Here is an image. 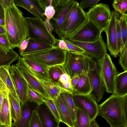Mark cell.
Masks as SVG:
<instances>
[{"label": "cell", "mask_w": 127, "mask_h": 127, "mask_svg": "<svg viewBox=\"0 0 127 127\" xmlns=\"http://www.w3.org/2000/svg\"><path fill=\"white\" fill-rule=\"evenodd\" d=\"M5 34L12 49L19 48L28 36L27 24L23 13L13 3L4 10Z\"/></svg>", "instance_id": "1"}, {"label": "cell", "mask_w": 127, "mask_h": 127, "mask_svg": "<svg viewBox=\"0 0 127 127\" xmlns=\"http://www.w3.org/2000/svg\"><path fill=\"white\" fill-rule=\"evenodd\" d=\"M98 105V116L110 127H127V94L119 96L114 93Z\"/></svg>", "instance_id": "2"}, {"label": "cell", "mask_w": 127, "mask_h": 127, "mask_svg": "<svg viewBox=\"0 0 127 127\" xmlns=\"http://www.w3.org/2000/svg\"><path fill=\"white\" fill-rule=\"evenodd\" d=\"M28 30L27 38L55 46L59 39L47 30L44 20L31 17H25Z\"/></svg>", "instance_id": "3"}, {"label": "cell", "mask_w": 127, "mask_h": 127, "mask_svg": "<svg viewBox=\"0 0 127 127\" xmlns=\"http://www.w3.org/2000/svg\"><path fill=\"white\" fill-rule=\"evenodd\" d=\"M89 56L85 53L65 51L64 63L62 66L71 79L76 76L87 74L89 69Z\"/></svg>", "instance_id": "4"}, {"label": "cell", "mask_w": 127, "mask_h": 127, "mask_svg": "<svg viewBox=\"0 0 127 127\" xmlns=\"http://www.w3.org/2000/svg\"><path fill=\"white\" fill-rule=\"evenodd\" d=\"M21 56L33 59L49 68L56 65L63 66L65 62V51L55 45L47 50Z\"/></svg>", "instance_id": "5"}, {"label": "cell", "mask_w": 127, "mask_h": 127, "mask_svg": "<svg viewBox=\"0 0 127 127\" xmlns=\"http://www.w3.org/2000/svg\"><path fill=\"white\" fill-rule=\"evenodd\" d=\"M89 69L87 75L92 88L90 94L97 102L102 99L104 92V88L97 60L89 56Z\"/></svg>", "instance_id": "6"}, {"label": "cell", "mask_w": 127, "mask_h": 127, "mask_svg": "<svg viewBox=\"0 0 127 127\" xmlns=\"http://www.w3.org/2000/svg\"><path fill=\"white\" fill-rule=\"evenodd\" d=\"M97 61L105 90L108 93H113L115 78L118 74L116 67L107 53Z\"/></svg>", "instance_id": "7"}, {"label": "cell", "mask_w": 127, "mask_h": 127, "mask_svg": "<svg viewBox=\"0 0 127 127\" xmlns=\"http://www.w3.org/2000/svg\"><path fill=\"white\" fill-rule=\"evenodd\" d=\"M86 14L88 18L102 32L106 30L110 21L111 11L108 5L100 3L90 8Z\"/></svg>", "instance_id": "8"}, {"label": "cell", "mask_w": 127, "mask_h": 127, "mask_svg": "<svg viewBox=\"0 0 127 127\" xmlns=\"http://www.w3.org/2000/svg\"><path fill=\"white\" fill-rule=\"evenodd\" d=\"M77 1L74 0H58L54 8L55 13L50 22L53 31L59 36L67 15Z\"/></svg>", "instance_id": "9"}, {"label": "cell", "mask_w": 127, "mask_h": 127, "mask_svg": "<svg viewBox=\"0 0 127 127\" xmlns=\"http://www.w3.org/2000/svg\"><path fill=\"white\" fill-rule=\"evenodd\" d=\"M18 61L15 64L27 82L28 87L38 93L44 98H48L42 83L36 74L19 56Z\"/></svg>", "instance_id": "10"}, {"label": "cell", "mask_w": 127, "mask_h": 127, "mask_svg": "<svg viewBox=\"0 0 127 127\" xmlns=\"http://www.w3.org/2000/svg\"><path fill=\"white\" fill-rule=\"evenodd\" d=\"M64 39L80 47L85 51L84 53L97 60L100 59L107 53V45L102 35L97 40L93 42H83L71 39Z\"/></svg>", "instance_id": "11"}, {"label": "cell", "mask_w": 127, "mask_h": 127, "mask_svg": "<svg viewBox=\"0 0 127 127\" xmlns=\"http://www.w3.org/2000/svg\"><path fill=\"white\" fill-rule=\"evenodd\" d=\"M73 98L76 107L83 111L91 121L98 116V105L90 94L73 93Z\"/></svg>", "instance_id": "12"}, {"label": "cell", "mask_w": 127, "mask_h": 127, "mask_svg": "<svg viewBox=\"0 0 127 127\" xmlns=\"http://www.w3.org/2000/svg\"><path fill=\"white\" fill-rule=\"evenodd\" d=\"M102 32L99 29L88 19L85 23L70 39L83 42H93L100 38Z\"/></svg>", "instance_id": "13"}, {"label": "cell", "mask_w": 127, "mask_h": 127, "mask_svg": "<svg viewBox=\"0 0 127 127\" xmlns=\"http://www.w3.org/2000/svg\"><path fill=\"white\" fill-rule=\"evenodd\" d=\"M9 70L20 102L23 104L27 100L29 88L28 83L15 64L10 66Z\"/></svg>", "instance_id": "14"}, {"label": "cell", "mask_w": 127, "mask_h": 127, "mask_svg": "<svg viewBox=\"0 0 127 127\" xmlns=\"http://www.w3.org/2000/svg\"><path fill=\"white\" fill-rule=\"evenodd\" d=\"M88 19L86 12L79 5L69 25L60 36L61 39L70 38L85 23Z\"/></svg>", "instance_id": "15"}, {"label": "cell", "mask_w": 127, "mask_h": 127, "mask_svg": "<svg viewBox=\"0 0 127 127\" xmlns=\"http://www.w3.org/2000/svg\"><path fill=\"white\" fill-rule=\"evenodd\" d=\"M117 13L114 11H111L110 21L104 31L107 37V48L111 55L117 57L119 53L117 44L116 34V18Z\"/></svg>", "instance_id": "16"}, {"label": "cell", "mask_w": 127, "mask_h": 127, "mask_svg": "<svg viewBox=\"0 0 127 127\" xmlns=\"http://www.w3.org/2000/svg\"><path fill=\"white\" fill-rule=\"evenodd\" d=\"M15 5L21 7L32 14L34 17L44 20L46 17L45 8L40 0H13Z\"/></svg>", "instance_id": "17"}, {"label": "cell", "mask_w": 127, "mask_h": 127, "mask_svg": "<svg viewBox=\"0 0 127 127\" xmlns=\"http://www.w3.org/2000/svg\"><path fill=\"white\" fill-rule=\"evenodd\" d=\"M42 127H59L60 122L44 103L38 105L36 109Z\"/></svg>", "instance_id": "18"}, {"label": "cell", "mask_w": 127, "mask_h": 127, "mask_svg": "<svg viewBox=\"0 0 127 127\" xmlns=\"http://www.w3.org/2000/svg\"><path fill=\"white\" fill-rule=\"evenodd\" d=\"M38 105L27 100L21 104L22 117L19 121L12 123V127H28L29 123L33 111L36 110Z\"/></svg>", "instance_id": "19"}, {"label": "cell", "mask_w": 127, "mask_h": 127, "mask_svg": "<svg viewBox=\"0 0 127 127\" xmlns=\"http://www.w3.org/2000/svg\"><path fill=\"white\" fill-rule=\"evenodd\" d=\"M21 57L38 78L45 80H51L49 74V67L33 59Z\"/></svg>", "instance_id": "20"}, {"label": "cell", "mask_w": 127, "mask_h": 127, "mask_svg": "<svg viewBox=\"0 0 127 127\" xmlns=\"http://www.w3.org/2000/svg\"><path fill=\"white\" fill-rule=\"evenodd\" d=\"M38 79L49 98L55 100L63 92H67L70 93L62 86L51 80Z\"/></svg>", "instance_id": "21"}, {"label": "cell", "mask_w": 127, "mask_h": 127, "mask_svg": "<svg viewBox=\"0 0 127 127\" xmlns=\"http://www.w3.org/2000/svg\"><path fill=\"white\" fill-rule=\"evenodd\" d=\"M4 97L0 111V126L3 125L12 127V119L11 114L9 94Z\"/></svg>", "instance_id": "22"}, {"label": "cell", "mask_w": 127, "mask_h": 127, "mask_svg": "<svg viewBox=\"0 0 127 127\" xmlns=\"http://www.w3.org/2000/svg\"><path fill=\"white\" fill-rule=\"evenodd\" d=\"M54 100L59 114L61 122L65 124L68 127H75L71 117L60 95Z\"/></svg>", "instance_id": "23"}, {"label": "cell", "mask_w": 127, "mask_h": 127, "mask_svg": "<svg viewBox=\"0 0 127 127\" xmlns=\"http://www.w3.org/2000/svg\"><path fill=\"white\" fill-rule=\"evenodd\" d=\"M113 93L121 97L127 94V70L118 74L116 76Z\"/></svg>", "instance_id": "24"}, {"label": "cell", "mask_w": 127, "mask_h": 127, "mask_svg": "<svg viewBox=\"0 0 127 127\" xmlns=\"http://www.w3.org/2000/svg\"><path fill=\"white\" fill-rule=\"evenodd\" d=\"M10 66L2 65L0 66V78L4 83L13 96L16 98L19 99L10 75L9 69Z\"/></svg>", "instance_id": "25"}, {"label": "cell", "mask_w": 127, "mask_h": 127, "mask_svg": "<svg viewBox=\"0 0 127 127\" xmlns=\"http://www.w3.org/2000/svg\"><path fill=\"white\" fill-rule=\"evenodd\" d=\"M55 46L30 39L27 48L21 56L43 51L51 49Z\"/></svg>", "instance_id": "26"}, {"label": "cell", "mask_w": 127, "mask_h": 127, "mask_svg": "<svg viewBox=\"0 0 127 127\" xmlns=\"http://www.w3.org/2000/svg\"><path fill=\"white\" fill-rule=\"evenodd\" d=\"M74 93L82 95L90 94L92 88L89 77L87 74L79 76L78 81L73 88Z\"/></svg>", "instance_id": "27"}, {"label": "cell", "mask_w": 127, "mask_h": 127, "mask_svg": "<svg viewBox=\"0 0 127 127\" xmlns=\"http://www.w3.org/2000/svg\"><path fill=\"white\" fill-rule=\"evenodd\" d=\"M11 115L14 122L20 121L22 117L21 105L19 99L14 97L9 91V94Z\"/></svg>", "instance_id": "28"}, {"label": "cell", "mask_w": 127, "mask_h": 127, "mask_svg": "<svg viewBox=\"0 0 127 127\" xmlns=\"http://www.w3.org/2000/svg\"><path fill=\"white\" fill-rule=\"evenodd\" d=\"M60 96L74 123L75 120L76 107L73 101V94L65 92L62 93Z\"/></svg>", "instance_id": "29"}, {"label": "cell", "mask_w": 127, "mask_h": 127, "mask_svg": "<svg viewBox=\"0 0 127 127\" xmlns=\"http://www.w3.org/2000/svg\"><path fill=\"white\" fill-rule=\"evenodd\" d=\"M19 54L13 49L5 54L0 48V66L2 65L11 66L14 61L18 60Z\"/></svg>", "instance_id": "30"}, {"label": "cell", "mask_w": 127, "mask_h": 127, "mask_svg": "<svg viewBox=\"0 0 127 127\" xmlns=\"http://www.w3.org/2000/svg\"><path fill=\"white\" fill-rule=\"evenodd\" d=\"M91 121L83 111L76 107L75 127H89Z\"/></svg>", "instance_id": "31"}, {"label": "cell", "mask_w": 127, "mask_h": 127, "mask_svg": "<svg viewBox=\"0 0 127 127\" xmlns=\"http://www.w3.org/2000/svg\"><path fill=\"white\" fill-rule=\"evenodd\" d=\"M65 72L62 66L56 65L49 67V74L51 81L59 84L60 77Z\"/></svg>", "instance_id": "32"}, {"label": "cell", "mask_w": 127, "mask_h": 127, "mask_svg": "<svg viewBox=\"0 0 127 127\" xmlns=\"http://www.w3.org/2000/svg\"><path fill=\"white\" fill-rule=\"evenodd\" d=\"M119 15L117 13L116 18V34L117 44L118 51L120 53L122 52L124 48L122 36L119 23Z\"/></svg>", "instance_id": "33"}, {"label": "cell", "mask_w": 127, "mask_h": 127, "mask_svg": "<svg viewBox=\"0 0 127 127\" xmlns=\"http://www.w3.org/2000/svg\"><path fill=\"white\" fill-rule=\"evenodd\" d=\"M112 5L116 12L121 15H127V0H115Z\"/></svg>", "instance_id": "34"}, {"label": "cell", "mask_w": 127, "mask_h": 127, "mask_svg": "<svg viewBox=\"0 0 127 127\" xmlns=\"http://www.w3.org/2000/svg\"><path fill=\"white\" fill-rule=\"evenodd\" d=\"M27 100L39 105L44 102L45 98L38 93L28 88Z\"/></svg>", "instance_id": "35"}, {"label": "cell", "mask_w": 127, "mask_h": 127, "mask_svg": "<svg viewBox=\"0 0 127 127\" xmlns=\"http://www.w3.org/2000/svg\"><path fill=\"white\" fill-rule=\"evenodd\" d=\"M79 5V3L77 1L69 13L64 23L61 32L59 35V36L61 33L65 30L69 25L74 17L77 8Z\"/></svg>", "instance_id": "36"}, {"label": "cell", "mask_w": 127, "mask_h": 127, "mask_svg": "<svg viewBox=\"0 0 127 127\" xmlns=\"http://www.w3.org/2000/svg\"><path fill=\"white\" fill-rule=\"evenodd\" d=\"M127 15H121L120 17V25L122 33L123 40L125 46L127 43Z\"/></svg>", "instance_id": "37"}, {"label": "cell", "mask_w": 127, "mask_h": 127, "mask_svg": "<svg viewBox=\"0 0 127 127\" xmlns=\"http://www.w3.org/2000/svg\"><path fill=\"white\" fill-rule=\"evenodd\" d=\"M0 48L6 54L12 49L6 34H0Z\"/></svg>", "instance_id": "38"}, {"label": "cell", "mask_w": 127, "mask_h": 127, "mask_svg": "<svg viewBox=\"0 0 127 127\" xmlns=\"http://www.w3.org/2000/svg\"><path fill=\"white\" fill-rule=\"evenodd\" d=\"M44 102L56 118L61 122L59 114L55 104L54 100L48 98H45Z\"/></svg>", "instance_id": "39"}, {"label": "cell", "mask_w": 127, "mask_h": 127, "mask_svg": "<svg viewBox=\"0 0 127 127\" xmlns=\"http://www.w3.org/2000/svg\"><path fill=\"white\" fill-rule=\"evenodd\" d=\"M28 127H42L41 123L36 110L32 112Z\"/></svg>", "instance_id": "40"}, {"label": "cell", "mask_w": 127, "mask_h": 127, "mask_svg": "<svg viewBox=\"0 0 127 127\" xmlns=\"http://www.w3.org/2000/svg\"><path fill=\"white\" fill-rule=\"evenodd\" d=\"M119 63L124 70H127V43L125 45L122 53H120Z\"/></svg>", "instance_id": "41"}, {"label": "cell", "mask_w": 127, "mask_h": 127, "mask_svg": "<svg viewBox=\"0 0 127 127\" xmlns=\"http://www.w3.org/2000/svg\"><path fill=\"white\" fill-rule=\"evenodd\" d=\"M100 0H82L79 3L80 7L82 9L88 7H93L97 4Z\"/></svg>", "instance_id": "42"}, {"label": "cell", "mask_w": 127, "mask_h": 127, "mask_svg": "<svg viewBox=\"0 0 127 127\" xmlns=\"http://www.w3.org/2000/svg\"><path fill=\"white\" fill-rule=\"evenodd\" d=\"M64 40L66 45L69 50L77 53H85V51L80 47L71 43L66 39Z\"/></svg>", "instance_id": "43"}, {"label": "cell", "mask_w": 127, "mask_h": 127, "mask_svg": "<svg viewBox=\"0 0 127 127\" xmlns=\"http://www.w3.org/2000/svg\"><path fill=\"white\" fill-rule=\"evenodd\" d=\"M55 13L54 8L52 5H50L45 8L44 15L46 17L51 19Z\"/></svg>", "instance_id": "44"}, {"label": "cell", "mask_w": 127, "mask_h": 127, "mask_svg": "<svg viewBox=\"0 0 127 127\" xmlns=\"http://www.w3.org/2000/svg\"><path fill=\"white\" fill-rule=\"evenodd\" d=\"M40 1L44 8L50 5H52L55 8L58 1V0H40Z\"/></svg>", "instance_id": "45"}, {"label": "cell", "mask_w": 127, "mask_h": 127, "mask_svg": "<svg viewBox=\"0 0 127 127\" xmlns=\"http://www.w3.org/2000/svg\"><path fill=\"white\" fill-rule=\"evenodd\" d=\"M71 80V79L70 76L65 72L60 77L59 84L62 86L63 84Z\"/></svg>", "instance_id": "46"}, {"label": "cell", "mask_w": 127, "mask_h": 127, "mask_svg": "<svg viewBox=\"0 0 127 127\" xmlns=\"http://www.w3.org/2000/svg\"><path fill=\"white\" fill-rule=\"evenodd\" d=\"M30 38H27L23 41L20 45L18 48L20 55L21 56L27 48Z\"/></svg>", "instance_id": "47"}, {"label": "cell", "mask_w": 127, "mask_h": 127, "mask_svg": "<svg viewBox=\"0 0 127 127\" xmlns=\"http://www.w3.org/2000/svg\"><path fill=\"white\" fill-rule=\"evenodd\" d=\"M56 46L60 49L64 51L69 50L64 39H59L58 41Z\"/></svg>", "instance_id": "48"}, {"label": "cell", "mask_w": 127, "mask_h": 127, "mask_svg": "<svg viewBox=\"0 0 127 127\" xmlns=\"http://www.w3.org/2000/svg\"><path fill=\"white\" fill-rule=\"evenodd\" d=\"M50 19L46 18L45 20V24L47 30L52 35H53V28L51 25Z\"/></svg>", "instance_id": "49"}, {"label": "cell", "mask_w": 127, "mask_h": 127, "mask_svg": "<svg viewBox=\"0 0 127 127\" xmlns=\"http://www.w3.org/2000/svg\"><path fill=\"white\" fill-rule=\"evenodd\" d=\"M13 3H14L13 0H0V3L4 10L8 6Z\"/></svg>", "instance_id": "50"}, {"label": "cell", "mask_w": 127, "mask_h": 127, "mask_svg": "<svg viewBox=\"0 0 127 127\" xmlns=\"http://www.w3.org/2000/svg\"><path fill=\"white\" fill-rule=\"evenodd\" d=\"M79 79V76H75L71 79V83L73 88L75 87L77 85Z\"/></svg>", "instance_id": "51"}, {"label": "cell", "mask_w": 127, "mask_h": 127, "mask_svg": "<svg viewBox=\"0 0 127 127\" xmlns=\"http://www.w3.org/2000/svg\"><path fill=\"white\" fill-rule=\"evenodd\" d=\"M4 11L0 3V19H4Z\"/></svg>", "instance_id": "52"}, {"label": "cell", "mask_w": 127, "mask_h": 127, "mask_svg": "<svg viewBox=\"0 0 127 127\" xmlns=\"http://www.w3.org/2000/svg\"><path fill=\"white\" fill-rule=\"evenodd\" d=\"M89 127H99V126L95 119L91 121Z\"/></svg>", "instance_id": "53"}, {"label": "cell", "mask_w": 127, "mask_h": 127, "mask_svg": "<svg viewBox=\"0 0 127 127\" xmlns=\"http://www.w3.org/2000/svg\"><path fill=\"white\" fill-rule=\"evenodd\" d=\"M5 34V31L4 27L0 26V34Z\"/></svg>", "instance_id": "54"}, {"label": "cell", "mask_w": 127, "mask_h": 127, "mask_svg": "<svg viewBox=\"0 0 127 127\" xmlns=\"http://www.w3.org/2000/svg\"><path fill=\"white\" fill-rule=\"evenodd\" d=\"M4 19H0V26L4 27Z\"/></svg>", "instance_id": "55"}, {"label": "cell", "mask_w": 127, "mask_h": 127, "mask_svg": "<svg viewBox=\"0 0 127 127\" xmlns=\"http://www.w3.org/2000/svg\"><path fill=\"white\" fill-rule=\"evenodd\" d=\"M0 127H7L3 125L1 126H0Z\"/></svg>", "instance_id": "56"}]
</instances>
